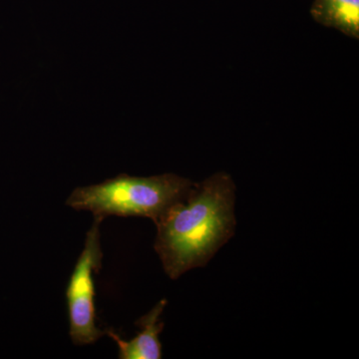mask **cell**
<instances>
[{
	"label": "cell",
	"instance_id": "6da1fadb",
	"mask_svg": "<svg viewBox=\"0 0 359 359\" xmlns=\"http://www.w3.org/2000/svg\"><path fill=\"white\" fill-rule=\"evenodd\" d=\"M236 186L218 172L194 183L185 200L175 204L156 223L154 249L165 273L177 280L203 268L235 235Z\"/></svg>",
	"mask_w": 359,
	"mask_h": 359
},
{
	"label": "cell",
	"instance_id": "7a4b0ae2",
	"mask_svg": "<svg viewBox=\"0 0 359 359\" xmlns=\"http://www.w3.org/2000/svg\"><path fill=\"white\" fill-rule=\"evenodd\" d=\"M194 183L175 174L133 177L121 174L102 183L75 189L66 205L91 212L94 218L142 217L158 221L175 204L185 200Z\"/></svg>",
	"mask_w": 359,
	"mask_h": 359
},
{
	"label": "cell",
	"instance_id": "3957f363",
	"mask_svg": "<svg viewBox=\"0 0 359 359\" xmlns=\"http://www.w3.org/2000/svg\"><path fill=\"white\" fill-rule=\"evenodd\" d=\"M102 221L94 218L66 287L69 334L73 344L78 346L95 344L106 335V330L97 327L95 306V276L102 268L103 259L100 235Z\"/></svg>",
	"mask_w": 359,
	"mask_h": 359
},
{
	"label": "cell",
	"instance_id": "277c9868",
	"mask_svg": "<svg viewBox=\"0 0 359 359\" xmlns=\"http://www.w3.org/2000/svg\"><path fill=\"white\" fill-rule=\"evenodd\" d=\"M167 299H161L145 316L136 321L140 332L130 340L121 339L114 330H106V335L116 342L120 359H160L163 358L160 334L165 323L161 316L167 306Z\"/></svg>",
	"mask_w": 359,
	"mask_h": 359
},
{
	"label": "cell",
	"instance_id": "5b68a950",
	"mask_svg": "<svg viewBox=\"0 0 359 359\" xmlns=\"http://www.w3.org/2000/svg\"><path fill=\"white\" fill-rule=\"evenodd\" d=\"M311 14L321 25L359 37V0H314Z\"/></svg>",
	"mask_w": 359,
	"mask_h": 359
}]
</instances>
